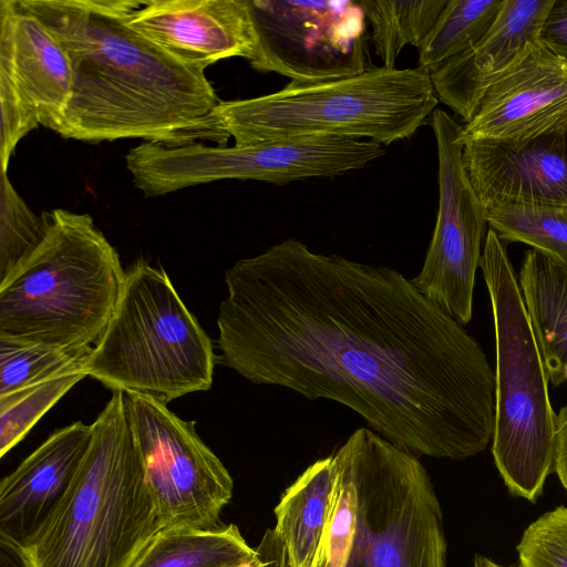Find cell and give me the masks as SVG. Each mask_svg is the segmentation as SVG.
Returning <instances> with one entry per match:
<instances>
[{
  "instance_id": "obj_1",
  "label": "cell",
  "mask_w": 567,
  "mask_h": 567,
  "mask_svg": "<svg viewBox=\"0 0 567 567\" xmlns=\"http://www.w3.org/2000/svg\"><path fill=\"white\" fill-rule=\"evenodd\" d=\"M224 280L219 359L246 380L346 405L416 457L487 446L495 374L485 353L398 270L288 238Z\"/></svg>"
},
{
  "instance_id": "obj_2",
  "label": "cell",
  "mask_w": 567,
  "mask_h": 567,
  "mask_svg": "<svg viewBox=\"0 0 567 567\" xmlns=\"http://www.w3.org/2000/svg\"><path fill=\"white\" fill-rule=\"evenodd\" d=\"M53 34L72 68L59 134L100 143L142 138L168 147L228 138L205 71L176 59L128 23L135 0H18Z\"/></svg>"
},
{
  "instance_id": "obj_3",
  "label": "cell",
  "mask_w": 567,
  "mask_h": 567,
  "mask_svg": "<svg viewBox=\"0 0 567 567\" xmlns=\"http://www.w3.org/2000/svg\"><path fill=\"white\" fill-rule=\"evenodd\" d=\"M332 455L338 480L322 567H445L442 509L416 456L367 427Z\"/></svg>"
},
{
  "instance_id": "obj_4",
  "label": "cell",
  "mask_w": 567,
  "mask_h": 567,
  "mask_svg": "<svg viewBox=\"0 0 567 567\" xmlns=\"http://www.w3.org/2000/svg\"><path fill=\"white\" fill-rule=\"evenodd\" d=\"M163 529L132 432L113 392L66 496L22 549L28 567H132Z\"/></svg>"
},
{
  "instance_id": "obj_5",
  "label": "cell",
  "mask_w": 567,
  "mask_h": 567,
  "mask_svg": "<svg viewBox=\"0 0 567 567\" xmlns=\"http://www.w3.org/2000/svg\"><path fill=\"white\" fill-rule=\"evenodd\" d=\"M39 246L0 282V339L93 347L120 298L126 271L87 214L47 213Z\"/></svg>"
},
{
  "instance_id": "obj_6",
  "label": "cell",
  "mask_w": 567,
  "mask_h": 567,
  "mask_svg": "<svg viewBox=\"0 0 567 567\" xmlns=\"http://www.w3.org/2000/svg\"><path fill=\"white\" fill-rule=\"evenodd\" d=\"M437 103L430 74L382 65L347 79L290 82L270 94L220 101L213 117L236 145L301 137L390 145L411 137Z\"/></svg>"
},
{
  "instance_id": "obj_7",
  "label": "cell",
  "mask_w": 567,
  "mask_h": 567,
  "mask_svg": "<svg viewBox=\"0 0 567 567\" xmlns=\"http://www.w3.org/2000/svg\"><path fill=\"white\" fill-rule=\"evenodd\" d=\"M218 359L165 270L138 260L126 271L116 308L83 370L112 392L166 404L209 390Z\"/></svg>"
},
{
  "instance_id": "obj_8",
  "label": "cell",
  "mask_w": 567,
  "mask_h": 567,
  "mask_svg": "<svg viewBox=\"0 0 567 567\" xmlns=\"http://www.w3.org/2000/svg\"><path fill=\"white\" fill-rule=\"evenodd\" d=\"M480 267L496 340L492 452L509 493L535 502L554 471L557 415L549 381L506 247L492 228Z\"/></svg>"
},
{
  "instance_id": "obj_9",
  "label": "cell",
  "mask_w": 567,
  "mask_h": 567,
  "mask_svg": "<svg viewBox=\"0 0 567 567\" xmlns=\"http://www.w3.org/2000/svg\"><path fill=\"white\" fill-rule=\"evenodd\" d=\"M385 154L373 141L301 137L246 145L192 143L168 147L144 142L126 155V167L145 196H162L221 179L282 185L311 177H334L361 169Z\"/></svg>"
},
{
  "instance_id": "obj_10",
  "label": "cell",
  "mask_w": 567,
  "mask_h": 567,
  "mask_svg": "<svg viewBox=\"0 0 567 567\" xmlns=\"http://www.w3.org/2000/svg\"><path fill=\"white\" fill-rule=\"evenodd\" d=\"M132 432L163 529L218 528L233 496V478L196 432L165 403L124 393Z\"/></svg>"
},
{
  "instance_id": "obj_11",
  "label": "cell",
  "mask_w": 567,
  "mask_h": 567,
  "mask_svg": "<svg viewBox=\"0 0 567 567\" xmlns=\"http://www.w3.org/2000/svg\"><path fill=\"white\" fill-rule=\"evenodd\" d=\"M259 72L312 84L351 78L369 63L365 16L354 0H249Z\"/></svg>"
},
{
  "instance_id": "obj_12",
  "label": "cell",
  "mask_w": 567,
  "mask_h": 567,
  "mask_svg": "<svg viewBox=\"0 0 567 567\" xmlns=\"http://www.w3.org/2000/svg\"><path fill=\"white\" fill-rule=\"evenodd\" d=\"M437 150L439 208L415 288L462 326L473 310L475 275L486 231L484 207L463 161V126L441 109L431 114Z\"/></svg>"
},
{
  "instance_id": "obj_13",
  "label": "cell",
  "mask_w": 567,
  "mask_h": 567,
  "mask_svg": "<svg viewBox=\"0 0 567 567\" xmlns=\"http://www.w3.org/2000/svg\"><path fill=\"white\" fill-rule=\"evenodd\" d=\"M463 161L483 205H567V123L526 140H466Z\"/></svg>"
},
{
  "instance_id": "obj_14",
  "label": "cell",
  "mask_w": 567,
  "mask_h": 567,
  "mask_svg": "<svg viewBox=\"0 0 567 567\" xmlns=\"http://www.w3.org/2000/svg\"><path fill=\"white\" fill-rule=\"evenodd\" d=\"M128 23L203 71L227 58L250 61L257 48L249 0H135Z\"/></svg>"
},
{
  "instance_id": "obj_15",
  "label": "cell",
  "mask_w": 567,
  "mask_h": 567,
  "mask_svg": "<svg viewBox=\"0 0 567 567\" xmlns=\"http://www.w3.org/2000/svg\"><path fill=\"white\" fill-rule=\"evenodd\" d=\"M567 123V61L542 41L484 95L464 141L526 140Z\"/></svg>"
},
{
  "instance_id": "obj_16",
  "label": "cell",
  "mask_w": 567,
  "mask_h": 567,
  "mask_svg": "<svg viewBox=\"0 0 567 567\" xmlns=\"http://www.w3.org/2000/svg\"><path fill=\"white\" fill-rule=\"evenodd\" d=\"M92 439L76 421L53 432L0 483V540L25 548L66 496Z\"/></svg>"
},
{
  "instance_id": "obj_17",
  "label": "cell",
  "mask_w": 567,
  "mask_h": 567,
  "mask_svg": "<svg viewBox=\"0 0 567 567\" xmlns=\"http://www.w3.org/2000/svg\"><path fill=\"white\" fill-rule=\"evenodd\" d=\"M553 3L505 0L488 32L430 75L439 102L468 123L488 89L540 42Z\"/></svg>"
},
{
  "instance_id": "obj_18",
  "label": "cell",
  "mask_w": 567,
  "mask_h": 567,
  "mask_svg": "<svg viewBox=\"0 0 567 567\" xmlns=\"http://www.w3.org/2000/svg\"><path fill=\"white\" fill-rule=\"evenodd\" d=\"M0 78L59 134L71 95L70 60L53 34L18 0H0Z\"/></svg>"
},
{
  "instance_id": "obj_19",
  "label": "cell",
  "mask_w": 567,
  "mask_h": 567,
  "mask_svg": "<svg viewBox=\"0 0 567 567\" xmlns=\"http://www.w3.org/2000/svg\"><path fill=\"white\" fill-rule=\"evenodd\" d=\"M518 284L548 381L559 386L567 382V266L532 248Z\"/></svg>"
},
{
  "instance_id": "obj_20",
  "label": "cell",
  "mask_w": 567,
  "mask_h": 567,
  "mask_svg": "<svg viewBox=\"0 0 567 567\" xmlns=\"http://www.w3.org/2000/svg\"><path fill=\"white\" fill-rule=\"evenodd\" d=\"M337 480L331 454L307 467L277 504L274 529L284 542L289 567H310L328 528Z\"/></svg>"
},
{
  "instance_id": "obj_21",
  "label": "cell",
  "mask_w": 567,
  "mask_h": 567,
  "mask_svg": "<svg viewBox=\"0 0 567 567\" xmlns=\"http://www.w3.org/2000/svg\"><path fill=\"white\" fill-rule=\"evenodd\" d=\"M256 555L235 524L207 530L164 528L132 567H238Z\"/></svg>"
},
{
  "instance_id": "obj_22",
  "label": "cell",
  "mask_w": 567,
  "mask_h": 567,
  "mask_svg": "<svg viewBox=\"0 0 567 567\" xmlns=\"http://www.w3.org/2000/svg\"><path fill=\"white\" fill-rule=\"evenodd\" d=\"M505 0H447L417 49V69L432 74L475 45L496 21Z\"/></svg>"
},
{
  "instance_id": "obj_23",
  "label": "cell",
  "mask_w": 567,
  "mask_h": 567,
  "mask_svg": "<svg viewBox=\"0 0 567 567\" xmlns=\"http://www.w3.org/2000/svg\"><path fill=\"white\" fill-rule=\"evenodd\" d=\"M371 25V39L383 66L395 68L405 45L421 47L447 0H358Z\"/></svg>"
},
{
  "instance_id": "obj_24",
  "label": "cell",
  "mask_w": 567,
  "mask_h": 567,
  "mask_svg": "<svg viewBox=\"0 0 567 567\" xmlns=\"http://www.w3.org/2000/svg\"><path fill=\"white\" fill-rule=\"evenodd\" d=\"M487 224L503 241H518L567 266V205L487 206Z\"/></svg>"
},
{
  "instance_id": "obj_25",
  "label": "cell",
  "mask_w": 567,
  "mask_h": 567,
  "mask_svg": "<svg viewBox=\"0 0 567 567\" xmlns=\"http://www.w3.org/2000/svg\"><path fill=\"white\" fill-rule=\"evenodd\" d=\"M92 348H61L0 339V398L82 368Z\"/></svg>"
},
{
  "instance_id": "obj_26",
  "label": "cell",
  "mask_w": 567,
  "mask_h": 567,
  "mask_svg": "<svg viewBox=\"0 0 567 567\" xmlns=\"http://www.w3.org/2000/svg\"><path fill=\"white\" fill-rule=\"evenodd\" d=\"M86 377L83 367L76 368L0 398V457L21 442L39 420Z\"/></svg>"
},
{
  "instance_id": "obj_27",
  "label": "cell",
  "mask_w": 567,
  "mask_h": 567,
  "mask_svg": "<svg viewBox=\"0 0 567 567\" xmlns=\"http://www.w3.org/2000/svg\"><path fill=\"white\" fill-rule=\"evenodd\" d=\"M0 202V282L3 281L42 241L48 216H37L1 173Z\"/></svg>"
},
{
  "instance_id": "obj_28",
  "label": "cell",
  "mask_w": 567,
  "mask_h": 567,
  "mask_svg": "<svg viewBox=\"0 0 567 567\" xmlns=\"http://www.w3.org/2000/svg\"><path fill=\"white\" fill-rule=\"evenodd\" d=\"M517 551L524 567H567V507L559 506L533 522Z\"/></svg>"
},
{
  "instance_id": "obj_29",
  "label": "cell",
  "mask_w": 567,
  "mask_h": 567,
  "mask_svg": "<svg viewBox=\"0 0 567 567\" xmlns=\"http://www.w3.org/2000/svg\"><path fill=\"white\" fill-rule=\"evenodd\" d=\"M540 41L567 61V0H554L540 31Z\"/></svg>"
},
{
  "instance_id": "obj_30",
  "label": "cell",
  "mask_w": 567,
  "mask_h": 567,
  "mask_svg": "<svg viewBox=\"0 0 567 567\" xmlns=\"http://www.w3.org/2000/svg\"><path fill=\"white\" fill-rule=\"evenodd\" d=\"M256 551L251 567H289L286 547L275 529H266Z\"/></svg>"
},
{
  "instance_id": "obj_31",
  "label": "cell",
  "mask_w": 567,
  "mask_h": 567,
  "mask_svg": "<svg viewBox=\"0 0 567 567\" xmlns=\"http://www.w3.org/2000/svg\"><path fill=\"white\" fill-rule=\"evenodd\" d=\"M554 471L567 491V404L557 415Z\"/></svg>"
},
{
  "instance_id": "obj_32",
  "label": "cell",
  "mask_w": 567,
  "mask_h": 567,
  "mask_svg": "<svg viewBox=\"0 0 567 567\" xmlns=\"http://www.w3.org/2000/svg\"><path fill=\"white\" fill-rule=\"evenodd\" d=\"M326 558V540L323 539L312 559L310 567H322Z\"/></svg>"
},
{
  "instance_id": "obj_33",
  "label": "cell",
  "mask_w": 567,
  "mask_h": 567,
  "mask_svg": "<svg viewBox=\"0 0 567 567\" xmlns=\"http://www.w3.org/2000/svg\"><path fill=\"white\" fill-rule=\"evenodd\" d=\"M474 567H503V566L497 565L496 563L492 561L489 558H487L485 556L476 555L474 558ZM517 567H524V566H522L519 564V566H517Z\"/></svg>"
},
{
  "instance_id": "obj_34",
  "label": "cell",
  "mask_w": 567,
  "mask_h": 567,
  "mask_svg": "<svg viewBox=\"0 0 567 567\" xmlns=\"http://www.w3.org/2000/svg\"><path fill=\"white\" fill-rule=\"evenodd\" d=\"M252 560H254V559H252ZM252 560H251L250 563H247V564L241 565V566H238V567H251V563H252Z\"/></svg>"
}]
</instances>
